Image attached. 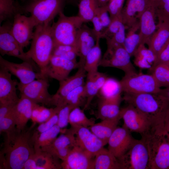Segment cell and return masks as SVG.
<instances>
[{"instance_id":"obj_43","label":"cell","mask_w":169,"mask_h":169,"mask_svg":"<svg viewBox=\"0 0 169 169\" xmlns=\"http://www.w3.org/2000/svg\"><path fill=\"white\" fill-rule=\"evenodd\" d=\"M159 21L169 23V0H154Z\"/></svg>"},{"instance_id":"obj_22","label":"cell","mask_w":169,"mask_h":169,"mask_svg":"<svg viewBox=\"0 0 169 169\" xmlns=\"http://www.w3.org/2000/svg\"><path fill=\"white\" fill-rule=\"evenodd\" d=\"M96 41L93 29L83 24L78 31L76 38V47L79 57V67H84L86 57L95 45Z\"/></svg>"},{"instance_id":"obj_9","label":"cell","mask_w":169,"mask_h":169,"mask_svg":"<svg viewBox=\"0 0 169 169\" xmlns=\"http://www.w3.org/2000/svg\"><path fill=\"white\" fill-rule=\"evenodd\" d=\"M131 56L123 46H107L100 66L118 69L125 74L136 72L131 60Z\"/></svg>"},{"instance_id":"obj_28","label":"cell","mask_w":169,"mask_h":169,"mask_svg":"<svg viewBox=\"0 0 169 169\" xmlns=\"http://www.w3.org/2000/svg\"><path fill=\"white\" fill-rule=\"evenodd\" d=\"M94 169H122L118 158L104 147L95 155Z\"/></svg>"},{"instance_id":"obj_60","label":"cell","mask_w":169,"mask_h":169,"mask_svg":"<svg viewBox=\"0 0 169 169\" xmlns=\"http://www.w3.org/2000/svg\"><path fill=\"white\" fill-rule=\"evenodd\" d=\"M165 134L168 139L169 143V133L167 132H166Z\"/></svg>"},{"instance_id":"obj_41","label":"cell","mask_w":169,"mask_h":169,"mask_svg":"<svg viewBox=\"0 0 169 169\" xmlns=\"http://www.w3.org/2000/svg\"><path fill=\"white\" fill-rule=\"evenodd\" d=\"M52 55L62 57L65 59L77 62V57L79 56L78 51L76 47L69 45H54Z\"/></svg>"},{"instance_id":"obj_7","label":"cell","mask_w":169,"mask_h":169,"mask_svg":"<svg viewBox=\"0 0 169 169\" xmlns=\"http://www.w3.org/2000/svg\"><path fill=\"white\" fill-rule=\"evenodd\" d=\"M122 92L130 94L160 93L159 86L152 75L136 72L125 74L120 81Z\"/></svg>"},{"instance_id":"obj_50","label":"cell","mask_w":169,"mask_h":169,"mask_svg":"<svg viewBox=\"0 0 169 169\" xmlns=\"http://www.w3.org/2000/svg\"><path fill=\"white\" fill-rule=\"evenodd\" d=\"M58 112L54 114L49 119L46 121L39 124L37 127L36 131L38 133H33L38 134L46 131L57 125L58 121Z\"/></svg>"},{"instance_id":"obj_39","label":"cell","mask_w":169,"mask_h":169,"mask_svg":"<svg viewBox=\"0 0 169 169\" xmlns=\"http://www.w3.org/2000/svg\"><path fill=\"white\" fill-rule=\"evenodd\" d=\"M100 91V97L106 98L121 97V93L123 92L120 81L109 77Z\"/></svg>"},{"instance_id":"obj_37","label":"cell","mask_w":169,"mask_h":169,"mask_svg":"<svg viewBox=\"0 0 169 169\" xmlns=\"http://www.w3.org/2000/svg\"><path fill=\"white\" fill-rule=\"evenodd\" d=\"M60 108H48L35 103L33 109L31 119L34 125L40 124L49 119L54 114L58 112Z\"/></svg>"},{"instance_id":"obj_35","label":"cell","mask_w":169,"mask_h":169,"mask_svg":"<svg viewBox=\"0 0 169 169\" xmlns=\"http://www.w3.org/2000/svg\"><path fill=\"white\" fill-rule=\"evenodd\" d=\"M139 28V21L129 28V31L126 35L123 46L131 57L134 55L140 44L139 33H136Z\"/></svg>"},{"instance_id":"obj_45","label":"cell","mask_w":169,"mask_h":169,"mask_svg":"<svg viewBox=\"0 0 169 169\" xmlns=\"http://www.w3.org/2000/svg\"><path fill=\"white\" fill-rule=\"evenodd\" d=\"M75 107L66 105L60 107L58 112V121L57 125L61 129L65 128L69 123V119L72 110Z\"/></svg>"},{"instance_id":"obj_13","label":"cell","mask_w":169,"mask_h":169,"mask_svg":"<svg viewBox=\"0 0 169 169\" xmlns=\"http://www.w3.org/2000/svg\"><path fill=\"white\" fill-rule=\"evenodd\" d=\"M36 26L32 17L23 14L16 15L13 19L11 31L13 36L23 49L27 47L33 37Z\"/></svg>"},{"instance_id":"obj_6","label":"cell","mask_w":169,"mask_h":169,"mask_svg":"<svg viewBox=\"0 0 169 169\" xmlns=\"http://www.w3.org/2000/svg\"><path fill=\"white\" fill-rule=\"evenodd\" d=\"M68 0H35L31 1L24 7L36 26L51 23L55 17L62 12Z\"/></svg>"},{"instance_id":"obj_29","label":"cell","mask_w":169,"mask_h":169,"mask_svg":"<svg viewBox=\"0 0 169 169\" xmlns=\"http://www.w3.org/2000/svg\"><path fill=\"white\" fill-rule=\"evenodd\" d=\"M63 130L56 125L50 129L39 134L33 133L32 137L34 152L39 151L42 148L50 145L58 134L62 132Z\"/></svg>"},{"instance_id":"obj_49","label":"cell","mask_w":169,"mask_h":169,"mask_svg":"<svg viewBox=\"0 0 169 169\" xmlns=\"http://www.w3.org/2000/svg\"><path fill=\"white\" fill-rule=\"evenodd\" d=\"M95 15L98 18L105 30L109 25L111 21L106 5L99 7Z\"/></svg>"},{"instance_id":"obj_42","label":"cell","mask_w":169,"mask_h":169,"mask_svg":"<svg viewBox=\"0 0 169 169\" xmlns=\"http://www.w3.org/2000/svg\"><path fill=\"white\" fill-rule=\"evenodd\" d=\"M86 77V80L84 85L86 99L83 109L84 110L89 107L93 98L100 91L92 75L90 74H87Z\"/></svg>"},{"instance_id":"obj_12","label":"cell","mask_w":169,"mask_h":169,"mask_svg":"<svg viewBox=\"0 0 169 169\" xmlns=\"http://www.w3.org/2000/svg\"><path fill=\"white\" fill-rule=\"evenodd\" d=\"M121 115L124 121L123 126L130 132L142 136L154 130L152 123L147 117L131 105L121 109Z\"/></svg>"},{"instance_id":"obj_20","label":"cell","mask_w":169,"mask_h":169,"mask_svg":"<svg viewBox=\"0 0 169 169\" xmlns=\"http://www.w3.org/2000/svg\"><path fill=\"white\" fill-rule=\"evenodd\" d=\"M156 16L154 0H149L139 19L140 44H147L157 29L155 18Z\"/></svg>"},{"instance_id":"obj_47","label":"cell","mask_w":169,"mask_h":169,"mask_svg":"<svg viewBox=\"0 0 169 169\" xmlns=\"http://www.w3.org/2000/svg\"><path fill=\"white\" fill-rule=\"evenodd\" d=\"M16 129V124L12 114V111L8 115L0 119V134L4 132L7 134Z\"/></svg>"},{"instance_id":"obj_57","label":"cell","mask_w":169,"mask_h":169,"mask_svg":"<svg viewBox=\"0 0 169 169\" xmlns=\"http://www.w3.org/2000/svg\"><path fill=\"white\" fill-rule=\"evenodd\" d=\"M164 126L165 133H169V106L165 116Z\"/></svg>"},{"instance_id":"obj_24","label":"cell","mask_w":169,"mask_h":169,"mask_svg":"<svg viewBox=\"0 0 169 169\" xmlns=\"http://www.w3.org/2000/svg\"><path fill=\"white\" fill-rule=\"evenodd\" d=\"M35 103L28 98L21 96L18 102L13 107L12 114L18 130L22 131L26 128L27 123L31 119Z\"/></svg>"},{"instance_id":"obj_11","label":"cell","mask_w":169,"mask_h":169,"mask_svg":"<svg viewBox=\"0 0 169 169\" xmlns=\"http://www.w3.org/2000/svg\"><path fill=\"white\" fill-rule=\"evenodd\" d=\"M12 23L8 22L0 27V53L1 56L7 55L29 62L35 66V63L29 57L13 35L11 29Z\"/></svg>"},{"instance_id":"obj_10","label":"cell","mask_w":169,"mask_h":169,"mask_svg":"<svg viewBox=\"0 0 169 169\" xmlns=\"http://www.w3.org/2000/svg\"><path fill=\"white\" fill-rule=\"evenodd\" d=\"M49 85L48 79L44 78L26 84L18 82L17 88L21 96L26 97L34 103L49 106L52 95L48 91Z\"/></svg>"},{"instance_id":"obj_33","label":"cell","mask_w":169,"mask_h":169,"mask_svg":"<svg viewBox=\"0 0 169 169\" xmlns=\"http://www.w3.org/2000/svg\"><path fill=\"white\" fill-rule=\"evenodd\" d=\"M62 133L57 137L50 145L40 151L73 148L76 145L75 137L71 128L69 129H64Z\"/></svg>"},{"instance_id":"obj_18","label":"cell","mask_w":169,"mask_h":169,"mask_svg":"<svg viewBox=\"0 0 169 169\" xmlns=\"http://www.w3.org/2000/svg\"><path fill=\"white\" fill-rule=\"evenodd\" d=\"M88 127H71L75 137L76 145L95 156L105 145Z\"/></svg>"},{"instance_id":"obj_54","label":"cell","mask_w":169,"mask_h":169,"mask_svg":"<svg viewBox=\"0 0 169 169\" xmlns=\"http://www.w3.org/2000/svg\"><path fill=\"white\" fill-rule=\"evenodd\" d=\"M134 56V62L136 66L141 69H148L151 70L152 66L147 60L138 55Z\"/></svg>"},{"instance_id":"obj_23","label":"cell","mask_w":169,"mask_h":169,"mask_svg":"<svg viewBox=\"0 0 169 169\" xmlns=\"http://www.w3.org/2000/svg\"><path fill=\"white\" fill-rule=\"evenodd\" d=\"M149 0H126L123 8L121 17L126 28H131L139 21Z\"/></svg>"},{"instance_id":"obj_30","label":"cell","mask_w":169,"mask_h":169,"mask_svg":"<svg viewBox=\"0 0 169 169\" xmlns=\"http://www.w3.org/2000/svg\"><path fill=\"white\" fill-rule=\"evenodd\" d=\"M33 156L36 163V169H62L59 159L50 153L40 151L34 152Z\"/></svg>"},{"instance_id":"obj_61","label":"cell","mask_w":169,"mask_h":169,"mask_svg":"<svg viewBox=\"0 0 169 169\" xmlns=\"http://www.w3.org/2000/svg\"><path fill=\"white\" fill-rule=\"evenodd\" d=\"M33 0H31V1H33Z\"/></svg>"},{"instance_id":"obj_15","label":"cell","mask_w":169,"mask_h":169,"mask_svg":"<svg viewBox=\"0 0 169 169\" xmlns=\"http://www.w3.org/2000/svg\"><path fill=\"white\" fill-rule=\"evenodd\" d=\"M79 67L78 62L52 55L43 75L45 78L53 79L59 82L67 78L73 70Z\"/></svg>"},{"instance_id":"obj_19","label":"cell","mask_w":169,"mask_h":169,"mask_svg":"<svg viewBox=\"0 0 169 169\" xmlns=\"http://www.w3.org/2000/svg\"><path fill=\"white\" fill-rule=\"evenodd\" d=\"M95 156L77 145L61 162L64 169H94Z\"/></svg>"},{"instance_id":"obj_3","label":"cell","mask_w":169,"mask_h":169,"mask_svg":"<svg viewBox=\"0 0 169 169\" xmlns=\"http://www.w3.org/2000/svg\"><path fill=\"white\" fill-rule=\"evenodd\" d=\"M51 25L50 23L35 26L30 48L26 52L28 56L38 66L43 77L54 46Z\"/></svg>"},{"instance_id":"obj_32","label":"cell","mask_w":169,"mask_h":169,"mask_svg":"<svg viewBox=\"0 0 169 169\" xmlns=\"http://www.w3.org/2000/svg\"><path fill=\"white\" fill-rule=\"evenodd\" d=\"M100 41V39L96 40L95 45L86 57L84 68L87 74L93 73L98 71L102 57Z\"/></svg>"},{"instance_id":"obj_58","label":"cell","mask_w":169,"mask_h":169,"mask_svg":"<svg viewBox=\"0 0 169 169\" xmlns=\"http://www.w3.org/2000/svg\"><path fill=\"white\" fill-rule=\"evenodd\" d=\"M169 101V86L161 89L160 93Z\"/></svg>"},{"instance_id":"obj_4","label":"cell","mask_w":169,"mask_h":169,"mask_svg":"<svg viewBox=\"0 0 169 169\" xmlns=\"http://www.w3.org/2000/svg\"><path fill=\"white\" fill-rule=\"evenodd\" d=\"M141 136L148 151L149 169H169V143L165 134L152 130Z\"/></svg>"},{"instance_id":"obj_34","label":"cell","mask_w":169,"mask_h":169,"mask_svg":"<svg viewBox=\"0 0 169 169\" xmlns=\"http://www.w3.org/2000/svg\"><path fill=\"white\" fill-rule=\"evenodd\" d=\"M78 7V16L85 23L91 22L99 6L96 0H79Z\"/></svg>"},{"instance_id":"obj_26","label":"cell","mask_w":169,"mask_h":169,"mask_svg":"<svg viewBox=\"0 0 169 169\" xmlns=\"http://www.w3.org/2000/svg\"><path fill=\"white\" fill-rule=\"evenodd\" d=\"M157 28L147 44L156 57L169 40V23L159 21Z\"/></svg>"},{"instance_id":"obj_51","label":"cell","mask_w":169,"mask_h":169,"mask_svg":"<svg viewBox=\"0 0 169 169\" xmlns=\"http://www.w3.org/2000/svg\"><path fill=\"white\" fill-rule=\"evenodd\" d=\"M160 63H169V40L157 54L151 69Z\"/></svg>"},{"instance_id":"obj_52","label":"cell","mask_w":169,"mask_h":169,"mask_svg":"<svg viewBox=\"0 0 169 169\" xmlns=\"http://www.w3.org/2000/svg\"><path fill=\"white\" fill-rule=\"evenodd\" d=\"M93 25L92 28L96 37V40L102 38L105 29L98 18L95 15L91 21Z\"/></svg>"},{"instance_id":"obj_40","label":"cell","mask_w":169,"mask_h":169,"mask_svg":"<svg viewBox=\"0 0 169 169\" xmlns=\"http://www.w3.org/2000/svg\"><path fill=\"white\" fill-rule=\"evenodd\" d=\"M151 74L159 86H169V63H160L151 70Z\"/></svg>"},{"instance_id":"obj_17","label":"cell","mask_w":169,"mask_h":169,"mask_svg":"<svg viewBox=\"0 0 169 169\" xmlns=\"http://www.w3.org/2000/svg\"><path fill=\"white\" fill-rule=\"evenodd\" d=\"M130 132L123 126L117 127L109 139L108 149L118 159L126 153L135 139Z\"/></svg>"},{"instance_id":"obj_27","label":"cell","mask_w":169,"mask_h":169,"mask_svg":"<svg viewBox=\"0 0 169 169\" xmlns=\"http://www.w3.org/2000/svg\"><path fill=\"white\" fill-rule=\"evenodd\" d=\"M121 119H105L89 127L90 131L106 145L111 135L117 127Z\"/></svg>"},{"instance_id":"obj_44","label":"cell","mask_w":169,"mask_h":169,"mask_svg":"<svg viewBox=\"0 0 169 169\" xmlns=\"http://www.w3.org/2000/svg\"><path fill=\"white\" fill-rule=\"evenodd\" d=\"M123 24L121 15L111 19L109 25L104 31L102 38L106 40L110 39L119 31Z\"/></svg>"},{"instance_id":"obj_25","label":"cell","mask_w":169,"mask_h":169,"mask_svg":"<svg viewBox=\"0 0 169 169\" xmlns=\"http://www.w3.org/2000/svg\"><path fill=\"white\" fill-rule=\"evenodd\" d=\"M121 97L106 98L100 97L98 103V117L101 120L121 119L120 104Z\"/></svg>"},{"instance_id":"obj_59","label":"cell","mask_w":169,"mask_h":169,"mask_svg":"<svg viewBox=\"0 0 169 169\" xmlns=\"http://www.w3.org/2000/svg\"><path fill=\"white\" fill-rule=\"evenodd\" d=\"M99 7H102L107 5L110 0H96Z\"/></svg>"},{"instance_id":"obj_56","label":"cell","mask_w":169,"mask_h":169,"mask_svg":"<svg viewBox=\"0 0 169 169\" xmlns=\"http://www.w3.org/2000/svg\"><path fill=\"white\" fill-rule=\"evenodd\" d=\"M33 153L31 155L26 161L23 169H36L37 165L33 156Z\"/></svg>"},{"instance_id":"obj_14","label":"cell","mask_w":169,"mask_h":169,"mask_svg":"<svg viewBox=\"0 0 169 169\" xmlns=\"http://www.w3.org/2000/svg\"><path fill=\"white\" fill-rule=\"evenodd\" d=\"M0 67L16 76L19 79V82L23 84H28L35 79L44 78L40 72H34V69L36 67L31 63L27 61L21 63L10 62L3 58L1 55Z\"/></svg>"},{"instance_id":"obj_36","label":"cell","mask_w":169,"mask_h":169,"mask_svg":"<svg viewBox=\"0 0 169 169\" xmlns=\"http://www.w3.org/2000/svg\"><path fill=\"white\" fill-rule=\"evenodd\" d=\"M86 99L84 84L79 86L69 93L62 102L60 106L62 107L66 105H70L74 107H80Z\"/></svg>"},{"instance_id":"obj_46","label":"cell","mask_w":169,"mask_h":169,"mask_svg":"<svg viewBox=\"0 0 169 169\" xmlns=\"http://www.w3.org/2000/svg\"><path fill=\"white\" fill-rule=\"evenodd\" d=\"M125 0H110L106 5L111 19L120 15Z\"/></svg>"},{"instance_id":"obj_62","label":"cell","mask_w":169,"mask_h":169,"mask_svg":"<svg viewBox=\"0 0 169 169\" xmlns=\"http://www.w3.org/2000/svg\"></svg>"},{"instance_id":"obj_53","label":"cell","mask_w":169,"mask_h":169,"mask_svg":"<svg viewBox=\"0 0 169 169\" xmlns=\"http://www.w3.org/2000/svg\"><path fill=\"white\" fill-rule=\"evenodd\" d=\"M91 74L93 79L100 90L104 85L108 77L104 73L98 71Z\"/></svg>"},{"instance_id":"obj_38","label":"cell","mask_w":169,"mask_h":169,"mask_svg":"<svg viewBox=\"0 0 169 169\" xmlns=\"http://www.w3.org/2000/svg\"><path fill=\"white\" fill-rule=\"evenodd\" d=\"M95 123L94 120L89 119L80 107L74 108L69 116V123L71 127H89Z\"/></svg>"},{"instance_id":"obj_21","label":"cell","mask_w":169,"mask_h":169,"mask_svg":"<svg viewBox=\"0 0 169 169\" xmlns=\"http://www.w3.org/2000/svg\"><path fill=\"white\" fill-rule=\"evenodd\" d=\"M11 75L7 70L0 67V105H15L19 99L16 92L18 82L12 79Z\"/></svg>"},{"instance_id":"obj_1","label":"cell","mask_w":169,"mask_h":169,"mask_svg":"<svg viewBox=\"0 0 169 169\" xmlns=\"http://www.w3.org/2000/svg\"><path fill=\"white\" fill-rule=\"evenodd\" d=\"M32 125L29 129L20 131L16 129L6 134L2 155L3 167L5 169H23L31 155L34 153L32 138Z\"/></svg>"},{"instance_id":"obj_2","label":"cell","mask_w":169,"mask_h":169,"mask_svg":"<svg viewBox=\"0 0 169 169\" xmlns=\"http://www.w3.org/2000/svg\"><path fill=\"white\" fill-rule=\"evenodd\" d=\"M122 99L146 116L152 122L154 130L165 133L164 120L169 101L160 93H124Z\"/></svg>"},{"instance_id":"obj_55","label":"cell","mask_w":169,"mask_h":169,"mask_svg":"<svg viewBox=\"0 0 169 169\" xmlns=\"http://www.w3.org/2000/svg\"><path fill=\"white\" fill-rule=\"evenodd\" d=\"M15 105L13 104L0 105V119L11 113Z\"/></svg>"},{"instance_id":"obj_16","label":"cell","mask_w":169,"mask_h":169,"mask_svg":"<svg viewBox=\"0 0 169 169\" xmlns=\"http://www.w3.org/2000/svg\"><path fill=\"white\" fill-rule=\"evenodd\" d=\"M78 69L74 74L59 82V85L58 90L54 94L52 95L50 105L59 107L69 93L84 84V79L86 76V72L83 66L79 67Z\"/></svg>"},{"instance_id":"obj_8","label":"cell","mask_w":169,"mask_h":169,"mask_svg":"<svg viewBox=\"0 0 169 169\" xmlns=\"http://www.w3.org/2000/svg\"><path fill=\"white\" fill-rule=\"evenodd\" d=\"M118 159L122 169H149L148 151L142 138L135 139L127 151Z\"/></svg>"},{"instance_id":"obj_5","label":"cell","mask_w":169,"mask_h":169,"mask_svg":"<svg viewBox=\"0 0 169 169\" xmlns=\"http://www.w3.org/2000/svg\"><path fill=\"white\" fill-rule=\"evenodd\" d=\"M56 22L51 25L54 45H65L76 47L78 31L84 23L78 15L68 16L60 13Z\"/></svg>"},{"instance_id":"obj_48","label":"cell","mask_w":169,"mask_h":169,"mask_svg":"<svg viewBox=\"0 0 169 169\" xmlns=\"http://www.w3.org/2000/svg\"><path fill=\"white\" fill-rule=\"evenodd\" d=\"M135 55L139 56L145 59L152 66L156 59V56L154 53L150 49L147 48L145 46V44H143L139 45L134 55Z\"/></svg>"},{"instance_id":"obj_31","label":"cell","mask_w":169,"mask_h":169,"mask_svg":"<svg viewBox=\"0 0 169 169\" xmlns=\"http://www.w3.org/2000/svg\"><path fill=\"white\" fill-rule=\"evenodd\" d=\"M26 13L24 7L14 0H0V23L10 19H13L19 14Z\"/></svg>"}]
</instances>
